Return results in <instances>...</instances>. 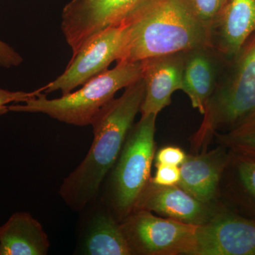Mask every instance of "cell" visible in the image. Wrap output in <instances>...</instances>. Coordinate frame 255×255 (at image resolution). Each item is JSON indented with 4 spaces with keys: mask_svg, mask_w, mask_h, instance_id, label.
Returning a JSON list of instances; mask_svg holds the SVG:
<instances>
[{
    "mask_svg": "<svg viewBox=\"0 0 255 255\" xmlns=\"http://www.w3.org/2000/svg\"><path fill=\"white\" fill-rule=\"evenodd\" d=\"M145 91V82L140 78L126 87L123 95L113 99L96 116L91 124V147L60 187V197L70 209L80 212L97 200L102 183L117 162L140 112Z\"/></svg>",
    "mask_w": 255,
    "mask_h": 255,
    "instance_id": "obj_1",
    "label": "cell"
},
{
    "mask_svg": "<svg viewBox=\"0 0 255 255\" xmlns=\"http://www.w3.org/2000/svg\"><path fill=\"white\" fill-rule=\"evenodd\" d=\"M124 26L117 63L140 61L209 43L207 28L181 0H159Z\"/></svg>",
    "mask_w": 255,
    "mask_h": 255,
    "instance_id": "obj_2",
    "label": "cell"
},
{
    "mask_svg": "<svg viewBox=\"0 0 255 255\" xmlns=\"http://www.w3.org/2000/svg\"><path fill=\"white\" fill-rule=\"evenodd\" d=\"M255 112V33L228 62L206 105L194 146H204L218 129L236 128Z\"/></svg>",
    "mask_w": 255,
    "mask_h": 255,
    "instance_id": "obj_3",
    "label": "cell"
},
{
    "mask_svg": "<svg viewBox=\"0 0 255 255\" xmlns=\"http://www.w3.org/2000/svg\"><path fill=\"white\" fill-rule=\"evenodd\" d=\"M142 78L141 61L117 63L84 84L78 91L60 98L48 100L46 94L22 102L9 105V112L44 114L63 123L85 127L91 125L96 116L114 99L119 90Z\"/></svg>",
    "mask_w": 255,
    "mask_h": 255,
    "instance_id": "obj_4",
    "label": "cell"
},
{
    "mask_svg": "<svg viewBox=\"0 0 255 255\" xmlns=\"http://www.w3.org/2000/svg\"><path fill=\"white\" fill-rule=\"evenodd\" d=\"M157 117L154 114L141 117L132 125L113 167L110 204L114 214L123 221L133 213L150 181Z\"/></svg>",
    "mask_w": 255,
    "mask_h": 255,
    "instance_id": "obj_5",
    "label": "cell"
},
{
    "mask_svg": "<svg viewBox=\"0 0 255 255\" xmlns=\"http://www.w3.org/2000/svg\"><path fill=\"white\" fill-rule=\"evenodd\" d=\"M159 0H71L62 12L61 29L73 56L84 43L111 26L126 25Z\"/></svg>",
    "mask_w": 255,
    "mask_h": 255,
    "instance_id": "obj_6",
    "label": "cell"
},
{
    "mask_svg": "<svg viewBox=\"0 0 255 255\" xmlns=\"http://www.w3.org/2000/svg\"><path fill=\"white\" fill-rule=\"evenodd\" d=\"M198 225L134 211L122 223L132 255H191Z\"/></svg>",
    "mask_w": 255,
    "mask_h": 255,
    "instance_id": "obj_7",
    "label": "cell"
},
{
    "mask_svg": "<svg viewBox=\"0 0 255 255\" xmlns=\"http://www.w3.org/2000/svg\"><path fill=\"white\" fill-rule=\"evenodd\" d=\"M124 36L125 26L122 25L106 28L87 40L71 58L65 72L43 87L44 94L60 90L62 95H67L108 70L110 64L118 59Z\"/></svg>",
    "mask_w": 255,
    "mask_h": 255,
    "instance_id": "obj_8",
    "label": "cell"
},
{
    "mask_svg": "<svg viewBox=\"0 0 255 255\" xmlns=\"http://www.w3.org/2000/svg\"><path fill=\"white\" fill-rule=\"evenodd\" d=\"M193 255H255V220L230 213L198 225Z\"/></svg>",
    "mask_w": 255,
    "mask_h": 255,
    "instance_id": "obj_9",
    "label": "cell"
},
{
    "mask_svg": "<svg viewBox=\"0 0 255 255\" xmlns=\"http://www.w3.org/2000/svg\"><path fill=\"white\" fill-rule=\"evenodd\" d=\"M229 60L210 43L185 51L182 90L202 115Z\"/></svg>",
    "mask_w": 255,
    "mask_h": 255,
    "instance_id": "obj_10",
    "label": "cell"
},
{
    "mask_svg": "<svg viewBox=\"0 0 255 255\" xmlns=\"http://www.w3.org/2000/svg\"><path fill=\"white\" fill-rule=\"evenodd\" d=\"M184 54L185 51L178 52L140 60L145 86L141 117L158 115L170 105L174 92L182 90Z\"/></svg>",
    "mask_w": 255,
    "mask_h": 255,
    "instance_id": "obj_11",
    "label": "cell"
},
{
    "mask_svg": "<svg viewBox=\"0 0 255 255\" xmlns=\"http://www.w3.org/2000/svg\"><path fill=\"white\" fill-rule=\"evenodd\" d=\"M255 33V0H228L210 27L209 43L231 59Z\"/></svg>",
    "mask_w": 255,
    "mask_h": 255,
    "instance_id": "obj_12",
    "label": "cell"
},
{
    "mask_svg": "<svg viewBox=\"0 0 255 255\" xmlns=\"http://www.w3.org/2000/svg\"><path fill=\"white\" fill-rule=\"evenodd\" d=\"M206 205L178 185L163 187L155 185L150 181L139 198L134 211H155L182 222L201 225L214 216Z\"/></svg>",
    "mask_w": 255,
    "mask_h": 255,
    "instance_id": "obj_13",
    "label": "cell"
},
{
    "mask_svg": "<svg viewBox=\"0 0 255 255\" xmlns=\"http://www.w3.org/2000/svg\"><path fill=\"white\" fill-rule=\"evenodd\" d=\"M228 155L222 148L189 156L180 165L177 185L198 201L208 204L214 199Z\"/></svg>",
    "mask_w": 255,
    "mask_h": 255,
    "instance_id": "obj_14",
    "label": "cell"
},
{
    "mask_svg": "<svg viewBox=\"0 0 255 255\" xmlns=\"http://www.w3.org/2000/svg\"><path fill=\"white\" fill-rule=\"evenodd\" d=\"M95 207L80 234L78 254L132 255L122 223L110 211Z\"/></svg>",
    "mask_w": 255,
    "mask_h": 255,
    "instance_id": "obj_15",
    "label": "cell"
},
{
    "mask_svg": "<svg viewBox=\"0 0 255 255\" xmlns=\"http://www.w3.org/2000/svg\"><path fill=\"white\" fill-rule=\"evenodd\" d=\"M50 242L29 213L16 212L0 226V255H46Z\"/></svg>",
    "mask_w": 255,
    "mask_h": 255,
    "instance_id": "obj_16",
    "label": "cell"
},
{
    "mask_svg": "<svg viewBox=\"0 0 255 255\" xmlns=\"http://www.w3.org/2000/svg\"><path fill=\"white\" fill-rule=\"evenodd\" d=\"M222 145L233 150L236 155L255 158V125L236 128L228 133L218 135Z\"/></svg>",
    "mask_w": 255,
    "mask_h": 255,
    "instance_id": "obj_17",
    "label": "cell"
},
{
    "mask_svg": "<svg viewBox=\"0 0 255 255\" xmlns=\"http://www.w3.org/2000/svg\"><path fill=\"white\" fill-rule=\"evenodd\" d=\"M184 6L209 31L228 0H181Z\"/></svg>",
    "mask_w": 255,
    "mask_h": 255,
    "instance_id": "obj_18",
    "label": "cell"
},
{
    "mask_svg": "<svg viewBox=\"0 0 255 255\" xmlns=\"http://www.w3.org/2000/svg\"><path fill=\"white\" fill-rule=\"evenodd\" d=\"M238 175L243 186L255 197V158L237 155Z\"/></svg>",
    "mask_w": 255,
    "mask_h": 255,
    "instance_id": "obj_19",
    "label": "cell"
},
{
    "mask_svg": "<svg viewBox=\"0 0 255 255\" xmlns=\"http://www.w3.org/2000/svg\"><path fill=\"white\" fill-rule=\"evenodd\" d=\"M44 91V87L31 92H11L0 88V116L4 115L9 112L8 105L11 103L24 102L29 99L38 97Z\"/></svg>",
    "mask_w": 255,
    "mask_h": 255,
    "instance_id": "obj_20",
    "label": "cell"
},
{
    "mask_svg": "<svg viewBox=\"0 0 255 255\" xmlns=\"http://www.w3.org/2000/svg\"><path fill=\"white\" fill-rule=\"evenodd\" d=\"M156 168L155 176L150 179L151 183L163 187L177 185L180 179V169L178 166L157 164Z\"/></svg>",
    "mask_w": 255,
    "mask_h": 255,
    "instance_id": "obj_21",
    "label": "cell"
},
{
    "mask_svg": "<svg viewBox=\"0 0 255 255\" xmlns=\"http://www.w3.org/2000/svg\"><path fill=\"white\" fill-rule=\"evenodd\" d=\"M187 157L182 149L174 146H167L162 147L156 154L155 164L179 166L186 160Z\"/></svg>",
    "mask_w": 255,
    "mask_h": 255,
    "instance_id": "obj_22",
    "label": "cell"
},
{
    "mask_svg": "<svg viewBox=\"0 0 255 255\" xmlns=\"http://www.w3.org/2000/svg\"><path fill=\"white\" fill-rule=\"evenodd\" d=\"M22 62V58L12 48L0 41V66L10 68L17 66Z\"/></svg>",
    "mask_w": 255,
    "mask_h": 255,
    "instance_id": "obj_23",
    "label": "cell"
},
{
    "mask_svg": "<svg viewBox=\"0 0 255 255\" xmlns=\"http://www.w3.org/2000/svg\"><path fill=\"white\" fill-rule=\"evenodd\" d=\"M255 125V112L253 114H251L248 119H246L244 122H243L239 126V127L236 128H243L251 127ZM235 128V129H236ZM234 130V129H233Z\"/></svg>",
    "mask_w": 255,
    "mask_h": 255,
    "instance_id": "obj_24",
    "label": "cell"
}]
</instances>
